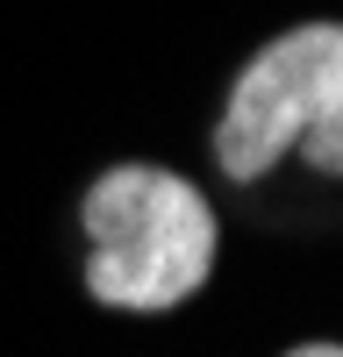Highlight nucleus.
<instances>
[{
    "label": "nucleus",
    "instance_id": "f257e3e1",
    "mask_svg": "<svg viewBox=\"0 0 343 357\" xmlns=\"http://www.w3.org/2000/svg\"><path fill=\"white\" fill-rule=\"evenodd\" d=\"M79 243L86 301L122 321H158L208 293L222 207L165 158H114L79 186Z\"/></svg>",
    "mask_w": 343,
    "mask_h": 357
},
{
    "label": "nucleus",
    "instance_id": "f03ea898",
    "mask_svg": "<svg viewBox=\"0 0 343 357\" xmlns=\"http://www.w3.org/2000/svg\"><path fill=\"white\" fill-rule=\"evenodd\" d=\"M307 165L314 178H343V22H286L229 72L208 165L229 186H265L279 165Z\"/></svg>",
    "mask_w": 343,
    "mask_h": 357
},
{
    "label": "nucleus",
    "instance_id": "7ed1b4c3",
    "mask_svg": "<svg viewBox=\"0 0 343 357\" xmlns=\"http://www.w3.org/2000/svg\"><path fill=\"white\" fill-rule=\"evenodd\" d=\"M279 357H343V336H307V343L279 350Z\"/></svg>",
    "mask_w": 343,
    "mask_h": 357
}]
</instances>
